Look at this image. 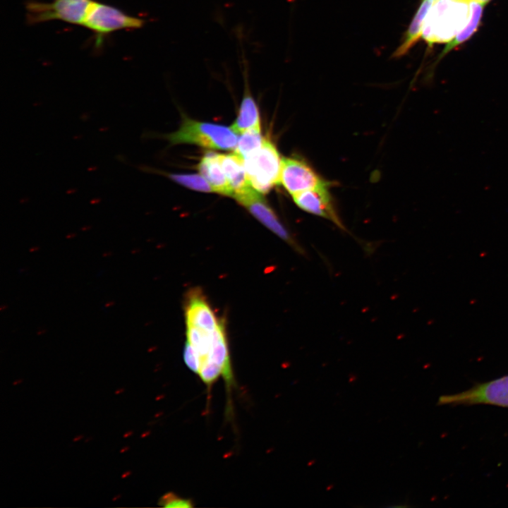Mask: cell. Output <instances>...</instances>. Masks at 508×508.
<instances>
[{"mask_svg":"<svg viewBox=\"0 0 508 508\" xmlns=\"http://www.w3.org/2000/svg\"><path fill=\"white\" fill-rule=\"evenodd\" d=\"M280 184L291 195L303 190L328 186L315 170L303 160L282 158Z\"/></svg>","mask_w":508,"mask_h":508,"instance_id":"7","label":"cell"},{"mask_svg":"<svg viewBox=\"0 0 508 508\" xmlns=\"http://www.w3.org/2000/svg\"><path fill=\"white\" fill-rule=\"evenodd\" d=\"M172 144L191 143L217 150L235 149L238 138L230 127L185 118L180 128L167 136Z\"/></svg>","mask_w":508,"mask_h":508,"instance_id":"2","label":"cell"},{"mask_svg":"<svg viewBox=\"0 0 508 508\" xmlns=\"http://www.w3.org/2000/svg\"><path fill=\"white\" fill-rule=\"evenodd\" d=\"M219 155L211 152L206 153L198 164V171L213 191L233 196L231 188L220 164Z\"/></svg>","mask_w":508,"mask_h":508,"instance_id":"11","label":"cell"},{"mask_svg":"<svg viewBox=\"0 0 508 508\" xmlns=\"http://www.w3.org/2000/svg\"><path fill=\"white\" fill-rule=\"evenodd\" d=\"M435 0H421L412 20L404 35L402 41L392 54L399 58L407 54L422 37L423 29L426 16Z\"/></svg>","mask_w":508,"mask_h":508,"instance_id":"12","label":"cell"},{"mask_svg":"<svg viewBox=\"0 0 508 508\" xmlns=\"http://www.w3.org/2000/svg\"><path fill=\"white\" fill-rule=\"evenodd\" d=\"M39 248H40L39 246H34V247H32L31 248H30L29 251H30V252H35V251L39 250Z\"/></svg>","mask_w":508,"mask_h":508,"instance_id":"19","label":"cell"},{"mask_svg":"<svg viewBox=\"0 0 508 508\" xmlns=\"http://www.w3.org/2000/svg\"><path fill=\"white\" fill-rule=\"evenodd\" d=\"M159 504L164 507H193L190 500L182 498L173 492H168L161 497Z\"/></svg>","mask_w":508,"mask_h":508,"instance_id":"17","label":"cell"},{"mask_svg":"<svg viewBox=\"0 0 508 508\" xmlns=\"http://www.w3.org/2000/svg\"><path fill=\"white\" fill-rule=\"evenodd\" d=\"M82 437H83V435L77 436L76 437H75V438L73 439V441H75H75H78V440H80Z\"/></svg>","mask_w":508,"mask_h":508,"instance_id":"25","label":"cell"},{"mask_svg":"<svg viewBox=\"0 0 508 508\" xmlns=\"http://www.w3.org/2000/svg\"><path fill=\"white\" fill-rule=\"evenodd\" d=\"M128 449H129L128 447H123V448H122V449H121L120 452H121V453L125 452L127 451Z\"/></svg>","mask_w":508,"mask_h":508,"instance_id":"23","label":"cell"},{"mask_svg":"<svg viewBox=\"0 0 508 508\" xmlns=\"http://www.w3.org/2000/svg\"><path fill=\"white\" fill-rule=\"evenodd\" d=\"M248 90L246 85L238 115L231 126L232 130L237 134H241L251 129L260 130V121L258 107Z\"/></svg>","mask_w":508,"mask_h":508,"instance_id":"14","label":"cell"},{"mask_svg":"<svg viewBox=\"0 0 508 508\" xmlns=\"http://www.w3.org/2000/svg\"><path fill=\"white\" fill-rule=\"evenodd\" d=\"M243 160L248 179L260 193L280 184L282 158L269 140L264 138L262 146Z\"/></svg>","mask_w":508,"mask_h":508,"instance_id":"3","label":"cell"},{"mask_svg":"<svg viewBox=\"0 0 508 508\" xmlns=\"http://www.w3.org/2000/svg\"><path fill=\"white\" fill-rule=\"evenodd\" d=\"M488 404L508 408V375L452 394L442 395L437 405L471 406Z\"/></svg>","mask_w":508,"mask_h":508,"instance_id":"6","label":"cell"},{"mask_svg":"<svg viewBox=\"0 0 508 508\" xmlns=\"http://www.w3.org/2000/svg\"><path fill=\"white\" fill-rule=\"evenodd\" d=\"M130 475V471H126L122 475V478H126V476Z\"/></svg>","mask_w":508,"mask_h":508,"instance_id":"24","label":"cell"},{"mask_svg":"<svg viewBox=\"0 0 508 508\" xmlns=\"http://www.w3.org/2000/svg\"><path fill=\"white\" fill-rule=\"evenodd\" d=\"M264 138L261 135L260 129L248 130L241 133L234 152L244 159L262 146Z\"/></svg>","mask_w":508,"mask_h":508,"instance_id":"15","label":"cell"},{"mask_svg":"<svg viewBox=\"0 0 508 508\" xmlns=\"http://www.w3.org/2000/svg\"><path fill=\"white\" fill-rule=\"evenodd\" d=\"M468 19L469 0H435L424 23L422 38L429 47L448 42Z\"/></svg>","mask_w":508,"mask_h":508,"instance_id":"1","label":"cell"},{"mask_svg":"<svg viewBox=\"0 0 508 508\" xmlns=\"http://www.w3.org/2000/svg\"><path fill=\"white\" fill-rule=\"evenodd\" d=\"M131 434H132V433H131V432H130V431H128V432H126V433H125V434L123 435V437H130V436L131 435Z\"/></svg>","mask_w":508,"mask_h":508,"instance_id":"20","label":"cell"},{"mask_svg":"<svg viewBox=\"0 0 508 508\" xmlns=\"http://www.w3.org/2000/svg\"><path fill=\"white\" fill-rule=\"evenodd\" d=\"M236 200L238 203L246 207L258 220L271 231L298 251H301V248L279 222L275 213L266 203L259 192L253 188L248 193L237 198Z\"/></svg>","mask_w":508,"mask_h":508,"instance_id":"8","label":"cell"},{"mask_svg":"<svg viewBox=\"0 0 508 508\" xmlns=\"http://www.w3.org/2000/svg\"><path fill=\"white\" fill-rule=\"evenodd\" d=\"M114 301H111V302H109V303H107L105 304V307H110V306H114Z\"/></svg>","mask_w":508,"mask_h":508,"instance_id":"21","label":"cell"},{"mask_svg":"<svg viewBox=\"0 0 508 508\" xmlns=\"http://www.w3.org/2000/svg\"><path fill=\"white\" fill-rule=\"evenodd\" d=\"M4 308H6V306H1V311L3 310Z\"/></svg>","mask_w":508,"mask_h":508,"instance_id":"27","label":"cell"},{"mask_svg":"<svg viewBox=\"0 0 508 508\" xmlns=\"http://www.w3.org/2000/svg\"><path fill=\"white\" fill-rule=\"evenodd\" d=\"M169 177L173 181L195 190L202 192L213 191L205 179L197 174H169Z\"/></svg>","mask_w":508,"mask_h":508,"instance_id":"16","label":"cell"},{"mask_svg":"<svg viewBox=\"0 0 508 508\" xmlns=\"http://www.w3.org/2000/svg\"><path fill=\"white\" fill-rule=\"evenodd\" d=\"M94 0H36L25 4L26 20L30 25L60 20L82 25Z\"/></svg>","mask_w":508,"mask_h":508,"instance_id":"5","label":"cell"},{"mask_svg":"<svg viewBox=\"0 0 508 508\" xmlns=\"http://www.w3.org/2000/svg\"><path fill=\"white\" fill-rule=\"evenodd\" d=\"M295 203L303 210L328 219L343 228L328 191V186L301 191L292 195Z\"/></svg>","mask_w":508,"mask_h":508,"instance_id":"9","label":"cell"},{"mask_svg":"<svg viewBox=\"0 0 508 508\" xmlns=\"http://www.w3.org/2000/svg\"><path fill=\"white\" fill-rule=\"evenodd\" d=\"M219 162L235 199L253 189L248 177L243 159L238 154H219Z\"/></svg>","mask_w":508,"mask_h":508,"instance_id":"10","label":"cell"},{"mask_svg":"<svg viewBox=\"0 0 508 508\" xmlns=\"http://www.w3.org/2000/svg\"><path fill=\"white\" fill-rule=\"evenodd\" d=\"M485 6L476 0H469V19L467 24L452 40L447 43L439 56L438 60L468 41L474 35L480 24Z\"/></svg>","mask_w":508,"mask_h":508,"instance_id":"13","label":"cell"},{"mask_svg":"<svg viewBox=\"0 0 508 508\" xmlns=\"http://www.w3.org/2000/svg\"><path fill=\"white\" fill-rule=\"evenodd\" d=\"M111 254H112L111 252H106V253H104L102 254V256H103V257H107V256L111 255Z\"/></svg>","mask_w":508,"mask_h":508,"instance_id":"22","label":"cell"},{"mask_svg":"<svg viewBox=\"0 0 508 508\" xmlns=\"http://www.w3.org/2000/svg\"><path fill=\"white\" fill-rule=\"evenodd\" d=\"M44 332H46V330H45V329L41 330V331L37 332V334H38V335H39V334H43V333H44Z\"/></svg>","mask_w":508,"mask_h":508,"instance_id":"26","label":"cell"},{"mask_svg":"<svg viewBox=\"0 0 508 508\" xmlns=\"http://www.w3.org/2000/svg\"><path fill=\"white\" fill-rule=\"evenodd\" d=\"M476 1H479V2L482 3V4H484L487 5V4H488L490 1H491L492 0H476Z\"/></svg>","mask_w":508,"mask_h":508,"instance_id":"18","label":"cell"},{"mask_svg":"<svg viewBox=\"0 0 508 508\" xmlns=\"http://www.w3.org/2000/svg\"><path fill=\"white\" fill-rule=\"evenodd\" d=\"M145 23L143 19L130 16L115 6L93 1L82 25L95 34V46L100 47L107 35L121 30L139 29Z\"/></svg>","mask_w":508,"mask_h":508,"instance_id":"4","label":"cell"}]
</instances>
